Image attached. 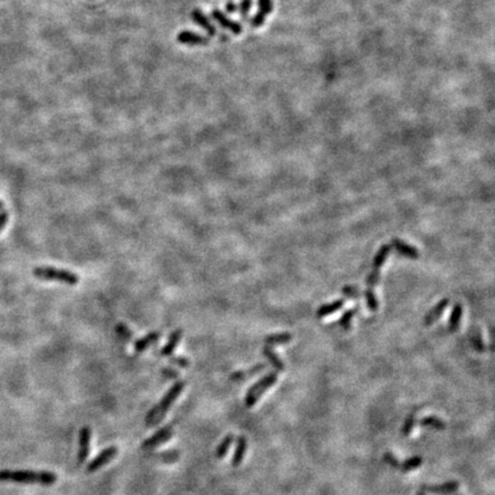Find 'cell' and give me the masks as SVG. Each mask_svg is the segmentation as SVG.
Returning a JSON list of instances; mask_svg holds the SVG:
<instances>
[{"label": "cell", "instance_id": "1", "mask_svg": "<svg viewBox=\"0 0 495 495\" xmlns=\"http://www.w3.org/2000/svg\"><path fill=\"white\" fill-rule=\"evenodd\" d=\"M57 476L50 471H30V470H1L0 482L40 484V485H53L56 483Z\"/></svg>", "mask_w": 495, "mask_h": 495}, {"label": "cell", "instance_id": "2", "mask_svg": "<svg viewBox=\"0 0 495 495\" xmlns=\"http://www.w3.org/2000/svg\"><path fill=\"white\" fill-rule=\"evenodd\" d=\"M185 385L186 382H183V381H178V382H175L173 385H172L170 390H168L162 398V400L159 402V405L153 407V408L149 410V413L147 414L146 416L147 427H155L156 424H159L160 422L164 419V416L166 415L168 408H170L172 403L174 402L175 399L179 397V394H180L183 388H185Z\"/></svg>", "mask_w": 495, "mask_h": 495}, {"label": "cell", "instance_id": "3", "mask_svg": "<svg viewBox=\"0 0 495 495\" xmlns=\"http://www.w3.org/2000/svg\"><path fill=\"white\" fill-rule=\"evenodd\" d=\"M35 277L44 281H57L62 283H67L69 285H75L78 283L79 277L76 273H72L67 270L54 269V267L42 266L34 270Z\"/></svg>", "mask_w": 495, "mask_h": 495}, {"label": "cell", "instance_id": "4", "mask_svg": "<svg viewBox=\"0 0 495 495\" xmlns=\"http://www.w3.org/2000/svg\"><path fill=\"white\" fill-rule=\"evenodd\" d=\"M276 381H277V374L275 372L269 373L266 376L262 377L258 382H256L248 390L247 395H245V406H247L248 408L255 406L257 401L262 398V395L265 393L272 385L276 383Z\"/></svg>", "mask_w": 495, "mask_h": 495}, {"label": "cell", "instance_id": "5", "mask_svg": "<svg viewBox=\"0 0 495 495\" xmlns=\"http://www.w3.org/2000/svg\"><path fill=\"white\" fill-rule=\"evenodd\" d=\"M117 453H118L117 447H115V446L107 447V448L102 450V452L99 454V455L95 456L93 460L90 462L89 465H87V468H86V471L90 472V474L91 472L98 471L99 469H101L102 467H104V465L109 463V462L117 455Z\"/></svg>", "mask_w": 495, "mask_h": 495}, {"label": "cell", "instance_id": "6", "mask_svg": "<svg viewBox=\"0 0 495 495\" xmlns=\"http://www.w3.org/2000/svg\"><path fill=\"white\" fill-rule=\"evenodd\" d=\"M173 436V429H172V425H166L156 432L155 435H153L152 437L146 439L144 442H142L141 448L142 449H152L154 447L162 445V443L168 441Z\"/></svg>", "mask_w": 495, "mask_h": 495}, {"label": "cell", "instance_id": "7", "mask_svg": "<svg viewBox=\"0 0 495 495\" xmlns=\"http://www.w3.org/2000/svg\"><path fill=\"white\" fill-rule=\"evenodd\" d=\"M458 487H460V484L455 480H450V482H446L440 485H422L421 491L436 495H449L456 492Z\"/></svg>", "mask_w": 495, "mask_h": 495}, {"label": "cell", "instance_id": "8", "mask_svg": "<svg viewBox=\"0 0 495 495\" xmlns=\"http://www.w3.org/2000/svg\"><path fill=\"white\" fill-rule=\"evenodd\" d=\"M258 13H256L255 16L251 18V25L254 28H260L265 23L266 16L273 10V1L272 0H258Z\"/></svg>", "mask_w": 495, "mask_h": 495}, {"label": "cell", "instance_id": "9", "mask_svg": "<svg viewBox=\"0 0 495 495\" xmlns=\"http://www.w3.org/2000/svg\"><path fill=\"white\" fill-rule=\"evenodd\" d=\"M211 16H212V18H214V20L217 21L223 29H227V30L232 31L234 35H240L242 30H243V29H242V25L240 23H237V22L230 20V18L227 17L225 14L221 12V10L214 9L211 12Z\"/></svg>", "mask_w": 495, "mask_h": 495}, {"label": "cell", "instance_id": "10", "mask_svg": "<svg viewBox=\"0 0 495 495\" xmlns=\"http://www.w3.org/2000/svg\"><path fill=\"white\" fill-rule=\"evenodd\" d=\"M90 441H91V429L89 427H84L80 429L79 432V449H78V462L84 463L86 461L90 453Z\"/></svg>", "mask_w": 495, "mask_h": 495}, {"label": "cell", "instance_id": "11", "mask_svg": "<svg viewBox=\"0 0 495 495\" xmlns=\"http://www.w3.org/2000/svg\"><path fill=\"white\" fill-rule=\"evenodd\" d=\"M392 245H393L398 254L406 257V258L417 259L420 257V252L415 247H413V245L401 241L400 238L398 237L392 238Z\"/></svg>", "mask_w": 495, "mask_h": 495}, {"label": "cell", "instance_id": "12", "mask_svg": "<svg viewBox=\"0 0 495 495\" xmlns=\"http://www.w3.org/2000/svg\"><path fill=\"white\" fill-rule=\"evenodd\" d=\"M177 39L179 43L186 44V45H208L209 44L208 37L201 36L192 31H181L178 35Z\"/></svg>", "mask_w": 495, "mask_h": 495}, {"label": "cell", "instance_id": "13", "mask_svg": "<svg viewBox=\"0 0 495 495\" xmlns=\"http://www.w3.org/2000/svg\"><path fill=\"white\" fill-rule=\"evenodd\" d=\"M448 304H449V300L447 298H443V299L440 300L439 303H437V305H436L434 309H431L430 311H429L427 315L424 317V325L425 326L434 325L435 322L437 321L440 317H441L443 311H445L446 307L448 306Z\"/></svg>", "mask_w": 495, "mask_h": 495}, {"label": "cell", "instance_id": "14", "mask_svg": "<svg viewBox=\"0 0 495 495\" xmlns=\"http://www.w3.org/2000/svg\"><path fill=\"white\" fill-rule=\"evenodd\" d=\"M266 368V365L265 364H258V365H255V366H252L250 367L249 369H245V370H238V372H235V373H233L232 375H230V381H233V382H241V381H244V380H247V379H251V377H254L255 375H257V374L262 372V370H264Z\"/></svg>", "mask_w": 495, "mask_h": 495}, {"label": "cell", "instance_id": "15", "mask_svg": "<svg viewBox=\"0 0 495 495\" xmlns=\"http://www.w3.org/2000/svg\"><path fill=\"white\" fill-rule=\"evenodd\" d=\"M192 20L195 22L196 24H199L201 28H203L210 36H215L216 32H217L215 25L211 23L210 20H209V18L204 15V13L199 8H195L192 12Z\"/></svg>", "mask_w": 495, "mask_h": 495}, {"label": "cell", "instance_id": "16", "mask_svg": "<svg viewBox=\"0 0 495 495\" xmlns=\"http://www.w3.org/2000/svg\"><path fill=\"white\" fill-rule=\"evenodd\" d=\"M161 337V333L157 331H152L149 333H147L144 337H141L140 339L135 340L134 343V350L138 353H141V352L146 351L149 346H152L153 344H155L159 342Z\"/></svg>", "mask_w": 495, "mask_h": 495}, {"label": "cell", "instance_id": "17", "mask_svg": "<svg viewBox=\"0 0 495 495\" xmlns=\"http://www.w3.org/2000/svg\"><path fill=\"white\" fill-rule=\"evenodd\" d=\"M248 448V441L247 438L244 436H240L236 440V448L235 452H234V455L232 458V465L233 467H238L243 461L244 454L247 452Z\"/></svg>", "mask_w": 495, "mask_h": 495}, {"label": "cell", "instance_id": "18", "mask_svg": "<svg viewBox=\"0 0 495 495\" xmlns=\"http://www.w3.org/2000/svg\"><path fill=\"white\" fill-rule=\"evenodd\" d=\"M181 336H182L181 329L174 330V331L170 335V338H168L167 343L165 344V345L162 347V350H161V354L165 355V357H168V355L173 353L174 350L178 346L179 342H180Z\"/></svg>", "mask_w": 495, "mask_h": 495}, {"label": "cell", "instance_id": "19", "mask_svg": "<svg viewBox=\"0 0 495 495\" xmlns=\"http://www.w3.org/2000/svg\"><path fill=\"white\" fill-rule=\"evenodd\" d=\"M263 354L265 355L267 360L270 361V364L272 365L274 368L277 370V372H284V369H285L284 362L282 361L280 357H278V355L272 350V347H270V346L264 347Z\"/></svg>", "mask_w": 495, "mask_h": 495}, {"label": "cell", "instance_id": "20", "mask_svg": "<svg viewBox=\"0 0 495 495\" xmlns=\"http://www.w3.org/2000/svg\"><path fill=\"white\" fill-rule=\"evenodd\" d=\"M344 305V299H337L335 302L325 304V305L320 306L317 311V317L318 318H325L327 315L333 314L335 312L340 310Z\"/></svg>", "mask_w": 495, "mask_h": 495}, {"label": "cell", "instance_id": "21", "mask_svg": "<svg viewBox=\"0 0 495 495\" xmlns=\"http://www.w3.org/2000/svg\"><path fill=\"white\" fill-rule=\"evenodd\" d=\"M461 319H462V306L460 304H456L455 306L453 307L452 314H450L449 321H448V329L449 331L455 332L460 328L461 325Z\"/></svg>", "mask_w": 495, "mask_h": 495}, {"label": "cell", "instance_id": "22", "mask_svg": "<svg viewBox=\"0 0 495 495\" xmlns=\"http://www.w3.org/2000/svg\"><path fill=\"white\" fill-rule=\"evenodd\" d=\"M422 464H423V457L419 455L410 456L407 458V460L403 461L402 463H400L399 469H400V471L403 472V474H406V472L415 470V469L421 467Z\"/></svg>", "mask_w": 495, "mask_h": 495}, {"label": "cell", "instance_id": "23", "mask_svg": "<svg viewBox=\"0 0 495 495\" xmlns=\"http://www.w3.org/2000/svg\"><path fill=\"white\" fill-rule=\"evenodd\" d=\"M292 336L289 332H281V333H273V335L267 336L265 338V343L269 345H281V344H287L291 342Z\"/></svg>", "mask_w": 495, "mask_h": 495}, {"label": "cell", "instance_id": "24", "mask_svg": "<svg viewBox=\"0 0 495 495\" xmlns=\"http://www.w3.org/2000/svg\"><path fill=\"white\" fill-rule=\"evenodd\" d=\"M390 251H391L390 245H387V244L382 245V247H381V249L379 250V252H377L375 257H374L373 269L380 270L381 267H382L383 264L385 263V260L387 259L388 255H390Z\"/></svg>", "mask_w": 495, "mask_h": 495}, {"label": "cell", "instance_id": "25", "mask_svg": "<svg viewBox=\"0 0 495 495\" xmlns=\"http://www.w3.org/2000/svg\"><path fill=\"white\" fill-rule=\"evenodd\" d=\"M420 425L422 427H429L432 429H436V430H445L446 429V423L441 419H439L437 416H425L420 421Z\"/></svg>", "mask_w": 495, "mask_h": 495}, {"label": "cell", "instance_id": "26", "mask_svg": "<svg viewBox=\"0 0 495 495\" xmlns=\"http://www.w3.org/2000/svg\"><path fill=\"white\" fill-rule=\"evenodd\" d=\"M233 441H234V436L233 435L226 436V437L223 438L222 441L220 442V445L217 447V450H216V457H217V458H222L223 456H225L226 454H227V452H228L229 447L233 443Z\"/></svg>", "mask_w": 495, "mask_h": 495}, {"label": "cell", "instance_id": "27", "mask_svg": "<svg viewBox=\"0 0 495 495\" xmlns=\"http://www.w3.org/2000/svg\"><path fill=\"white\" fill-rule=\"evenodd\" d=\"M416 424V413H410L407 419L405 420L401 428V435L403 437H408V436L412 434L414 427Z\"/></svg>", "mask_w": 495, "mask_h": 495}, {"label": "cell", "instance_id": "28", "mask_svg": "<svg viewBox=\"0 0 495 495\" xmlns=\"http://www.w3.org/2000/svg\"><path fill=\"white\" fill-rule=\"evenodd\" d=\"M364 296L366 298L367 306H368V309L370 311L376 312L377 310H379V299H377L376 295L372 290V288L367 289V290L364 292Z\"/></svg>", "mask_w": 495, "mask_h": 495}, {"label": "cell", "instance_id": "29", "mask_svg": "<svg viewBox=\"0 0 495 495\" xmlns=\"http://www.w3.org/2000/svg\"><path fill=\"white\" fill-rule=\"evenodd\" d=\"M354 314H355V309H352V310H347L345 313H344L342 315V318L339 319V326L342 327L344 330H348L351 327V321H352V318L354 317Z\"/></svg>", "mask_w": 495, "mask_h": 495}, {"label": "cell", "instance_id": "30", "mask_svg": "<svg viewBox=\"0 0 495 495\" xmlns=\"http://www.w3.org/2000/svg\"><path fill=\"white\" fill-rule=\"evenodd\" d=\"M380 277H381V272H380V270L373 269L372 272L369 273V275H368V276H367V278H366L367 284H368L370 288L375 287V285L379 284Z\"/></svg>", "mask_w": 495, "mask_h": 495}, {"label": "cell", "instance_id": "31", "mask_svg": "<svg viewBox=\"0 0 495 495\" xmlns=\"http://www.w3.org/2000/svg\"><path fill=\"white\" fill-rule=\"evenodd\" d=\"M252 7V0H241L240 6H238V10H240L241 16L243 17V20H247V17L250 13V9Z\"/></svg>", "mask_w": 495, "mask_h": 495}, {"label": "cell", "instance_id": "32", "mask_svg": "<svg viewBox=\"0 0 495 495\" xmlns=\"http://www.w3.org/2000/svg\"><path fill=\"white\" fill-rule=\"evenodd\" d=\"M116 332L118 333V336L124 340H130L132 337L131 330L128 329L124 324H119L116 326Z\"/></svg>", "mask_w": 495, "mask_h": 495}, {"label": "cell", "instance_id": "33", "mask_svg": "<svg viewBox=\"0 0 495 495\" xmlns=\"http://www.w3.org/2000/svg\"><path fill=\"white\" fill-rule=\"evenodd\" d=\"M383 460H384L385 463H387L391 468L399 469V467H400V462L398 461V458L395 457L391 452L385 453L383 455Z\"/></svg>", "mask_w": 495, "mask_h": 495}, {"label": "cell", "instance_id": "34", "mask_svg": "<svg viewBox=\"0 0 495 495\" xmlns=\"http://www.w3.org/2000/svg\"><path fill=\"white\" fill-rule=\"evenodd\" d=\"M342 291H343L344 295L348 297V298L358 299V298H360V296H361L360 290H359L358 288L352 287V285H346V287H344L342 289Z\"/></svg>", "mask_w": 495, "mask_h": 495}, {"label": "cell", "instance_id": "35", "mask_svg": "<svg viewBox=\"0 0 495 495\" xmlns=\"http://www.w3.org/2000/svg\"><path fill=\"white\" fill-rule=\"evenodd\" d=\"M170 362L181 368H187L189 366V360L186 357H172L170 358Z\"/></svg>", "mask_w": 495, "mask_h": 495}, {"label": "cell", "instance_id": "36", "mask_svg": "<svg viewBox=\"0 0 495 495\" xmlns=\"http://www.w3.org/2000/svg\"><path fill=\"white\" fill-rule=\"evenodd\" d=\"M472 345H474L475 350H477L478 352L485 351V345H484V342H483L482 337H480L479 333L478 335H475L474 337H472Z\"/></svg>", "mask_w": 495, "mask_h": 495}, {"label": "cell", "instance_id": "37", "mask_svg": "<svg viewBox=\"0 0 495 495\" xmlns=\"http://www.w3.org/2000/svg\"><path fill=\"white\" fill-rule=\"evenodd\" d=\"M162 374L164 376H166L167 379H171V380L177 379V377L179 376V373L177 372V370H174L173 368H164V369H162Z\"/></svg>", "mask_w": 495, "mask_h": 495}, {"label": "cell", "instance_id": "38", "mask_svg": "<svg viewBox=\"0 0 495 495\" xmlns=\"http://www.w3.org/2000/svg\"><path fill=\"white\" fill-rule=\"evenodd\" d=\"M7 221H8V212L1 211L0 212V232H1V229L5 227Z\"/></svg>", "mask_w": 495, "mask_h": 495}, {"label": "cell", "instance_id": "39", "mask_svg": "<svg viewBox=\"0 0 495 495\" xmlns=\"http://www.w3.org/2000/svg\"><path fill=\"white\" fill-rule=\"evenodd\" d=\"M237 8H238V6L236 5L235 2L232 1V0H229V1L226 3V10L228 13H235Z\"/></svg>", "mask_w": 495, "mask_h": 495}, {"label": "cell", "instance_id": "40", "mask_svg": "<svg viewBox=\"0 0 495 495\" xmlns=\"http://www.w3.org/2000/svg\"><path fill=\"white\" fill-rule=\"evenodd\" d=\"M416 495H425V494H424L423 491H420V492H417V493H416Z\"/></svg>", "mask_w": 495, "mask_h": 495}, {"label": "cell", "instance_id": "41", "mask_svg": "<svg viewBox=\"0 0 495 495\" xmlns=\"http://www.w3.org/2000/svg\"><path fill=\"white\" fill-rule=\"evenodd\" d=\"M2 208H3V203L1 201H0V209H2Z\"/></svg>", "mask_w": 495, "mask_h": 495}]
</instances>
